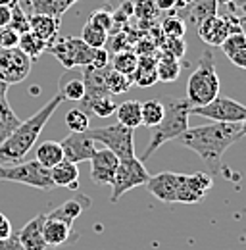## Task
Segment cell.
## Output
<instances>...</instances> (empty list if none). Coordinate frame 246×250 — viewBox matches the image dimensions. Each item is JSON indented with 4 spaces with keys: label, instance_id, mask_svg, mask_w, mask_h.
Masks as SVG:
<instances>
[{
    "label": "cell",
    "instance_id": "cell-1",
    "mask_svg": "<svg viewBox=\"0 0 246 250\" xmlns=\"http://www.w3.org/2000/svg\"><path fill=\"white\" fill-rule=\"evenodd\" d=\"M239 139H243L241 124H217L188 127L179 139H175L184 148L200 156L212 171L221 169V156L231 148Z\"/></svg>",
    "mask_w": 246,
    "mask_h": 250
},
{
    "label": "cell",
    "instance_id": "cell-2",
    "mask_svg": "<svg viewBox=\"0 0 246 250\" xmlns=\"http://www.w3.org/2000/svg\"><path fill=\"white\" fill-rule=\"evenodd\" d=\"M62 102H63V98L60 94H56L37 114H33L29 120L20 122V125L12 131V135L0 145V166L18 164L29 154V150L35 146L41 131L48 124V120L54 116V112L58 110Z\"/></svg>",
    "mask_w": 246,
    "mask_h": 250
},
{
    "label": "cell",
    "instance_id": "cell-3",
    "mask_svg": "<svg viewBox=\"0 0 246 250\" xmlns=\"http://www.w3.org/2000/svg\"><path fill=\"white\" fill-rule=\"evenodd\" d=\"M164 118L158 125L150 127V143L144 148L141 160L146 162L148 158L165 143L175 141L188 129V116H190V104L186 98H175V96H164Z\"/></svg>",
    "mask_w": 246,
    "mask_h": 250
},
{
    "label": "cell",
    "instance_id": "cell-4",
    "mask_svg": "<svg viewBox=\"0 0 246 250\" xmlns=\"http://www.w3.org/2000/svg\"><path fill=\"white\" fill-rule=\"evenodd\" d=\"M219 89H221V83H219V77L215 73L214 54L210 50H204L202 56H200L198 67L188 77L186 100H188L190 108L204 106L219 94Z\"/></svg>",
    "mask_w": 246,
    "mask_h": 250
},
{
    "label": "cell",
    "instance_id": "cell-5",
    "mask_svg": "<svg viewBox=\"0 0 246 250\" xmlns=\"http://www.w3.org/2000/svg\"><path fill=\"white\" fill-rule=\"evenodd\" d=\"M87 133L94 143H102L104 148L112 150L120 160L137 156L135 154V129L125 127L120 122L114 125L94 127V129L89 127Z\"/></svg>",
    "mask_w": 246,
    "mask_h": 250
},
{
    "label": "cell",
    "instance_id": "cell-6",
    "mask_svg": "<svg viewBox=\"0 0 246 250\" xmlns=\"http://www.w3.org/2000/svg\"><path fill=\"white\" fill-rule=\"evenodd\" d=\"M0 181L21 183L41 190H52L54 183L50 177V169L41 166L37 160L31 162H18L10 166H0Z\"/></svg>",
    "mask_w": 246,
    "mask_h": 250
},
{
    "label": "cell",
    "instance_id": "cell-7",
    "mask_svg": "<svg viewBox=\"0 0 246 250\" xmlns=\"http://www.w3.org/2000/svg\"><path fill=\"white\" fill-rule=\"evenodd\" d=\"M46 52L56 56V60L65 69H71V67L91 65L92 60H94L96 48L89 46L83 39H77V37H56L46 46Z\"/></svg>",
    "mask_w": 246,
    "mask_h": 250
},
{
    "label": "cell",
    "instance_id": "cell-8",
    "mask_svg": "<svg viewBox=\"0 0 246 250\" xmlns=\"http://www.w3.org/2000/svg\"><path fill=\"white\" fill-rule=\"evenodd\" d=\"M150 179V173L146 171V166L141 158H125L120 160L114 181H112V196L110 200L116 204L125 192H129L131 188L146 185Z\"/></svg>",
    "mask_w": 246,
    "mask_h": 250
},
{
    "label": "cell",
    "instance_id": "cell-9",
    "mask_svg": "<svg viewBox=\"0 0 246 250\" xmlns=\"http://www.w3.org/2000/svg\"><path fill=\"white\" fill-rule=\"evenodd\" d=\"M190 116L208 118L217 124H241L246 118V106L229 98V96H215L204 106L190 108Z\"/></svg>",
    "mask_w": 246,
    "mask_h": 250
},
{
    "label": "cell",
    "instance_id": "cell-10",
    "mask_svg": "<svg viewBox=\"0 0 246 250\" xmlns=\"http://www.w3.org/2000/svg\"><path fill=\"white\" fill-rule=\"evenodd\" d=\"M31 60L18 46L16 48H0V81L10 85H18L25 81L31 73Z\"/></svg>",
    "mask_w": 246,
    "mask_h": 250
},
{
    "label": "cell",
    "instance_id": "cell-11",
    "mask_svg": "<svg viewBox=\"0 0 246 250\" xmlns=\"http://www.w3.org/2000/svg\"><path fill=\"white\" fill-rule=\"evenodd\" d=\"M214 187V179L208 173H192L184 175L179 173V185H177V196L175 202L181 204H198L204 200L208 190Z\"/></svg>",
    "mask_w": 246,
    "mask_h": 250
},
{
    "label": "cell",
    "instance_id": "cell-12",
    "mask_svg": "<svg viewBox=\"0 0 246 250\" xmlns=\"http://www.w3.org/2000/svg\"><path fill=\"white\" fill-rule=\"evenodd\" d=\"M89 162H91L92 183L98 185V187L112 185L116 169H118V164H120V158L116 156L112 150H108V148H100V150H94V154H92Z\"/></svg>",
    "mask_w": 246,
    "mask_h": 250
},
{
    "label": "cell",
    "instance_id": "cell-13",
    "mask_svg": "<svg viewBox=\"0 0 246 250\" xmlns=\"http://www.w3.org/2000/svg\"><path fill=\"white\" fill-rule=\"evenodd\" d=\"M60 145H62V150H63V160H69L73 164H81V162L91 160L94 150H96L94 141L89 137L87 131L67 135Z\"/></svg>",
    "mask_w": 246,
    "mask_h": 250
},
{
    "label": "cell",
    "instance_id": "cell-14",
    "mask_svg": "<svg viewBox=\"0 0 246 250\" xmlns=\"http://www.w3.org/2000/svg\"><path fill=\"white\" fill-rule=\"evenodd\" d=\"M42 237H44V243L52 249V247H63V245H69L73 241L79 239V235L73 231V225L71 223H65L62 219L50 218L46 216L44 223H42Z\"/></svg>",
    "mask_w": 246,
    "mask_h": 250
},
{
    "label": "cell",
    "instance_id": "cell-15",
    "mask_svg": "<svg viewBox=\"0 0 246 250\" xmlns=\"http://www.w3.org/2000/svg\"><path fill=\"white\" fill-rule=\"evenodd\" d=\"M177 185H179V173L173 171H162L158 175H150L146 187L158 200L165 202V204H173L175 196H177Z\"/></svg>",
    "mask_w": 246,
    "mask_h": 250
},
{
    "label": "cell",
    "instance_id": "cell-16",
    "mask_svg": "<svg viewBox=\"0 0 246 250\" xmlns=\"http://www.w3.org/2000/svg\"><path fill=\"white\" fill-rule=\"evenodd\" d=\"M108 69V67H106ZM106 69H96L92 65H85L83 67V81H85V96L81 100V110L87 112L89 104H91L94 98L98 96H106L108 89H106V83H104V75H106Z\"/></svg>",
    "mask_w": 246,
    "mask_h": 250
},
{
    "label": "cell",
    "instance_id": "cell-17",
    "mask_svg": "<svg viewBox=\"0 0 246 250\" xmlns=\"http://www.w3.org/2000/svg\"><path fill=\"white\" fill-rule=\"evenodd\" d=\"M46 214H39L35 218L27 221L21 231L18 233V241L23 247V250H48L50 247L44 243L42 237V223H44Z\"/></svg>",
    "mask_w": 246,
    "mask_h": 250
},
{
    "label": "cell",
    "instance_id": "cell-18",
    "mask_svg": "<svg viewBox=\"0 0 246 250\" xmlns=\"http://www.w3.org/2000/svg\"><path fill=\"white\" fill-rule=\"evenodd\" d=\"M58 94L63 100L69 102H81L85 96V81H83V71H75V67L65 69L58 81Z\"/></svg>",
    "mask_w": 246,
    "mask_h": 250
},
{
    "label": "cell",
    "instance_id": "cell-19",
    "mask_svg": "<svg viewBox=\"0 0 246 250\" xmlns=\"http://www.w3.org/2000/svg\"><path fill=\"white\" fill-rule=\"evenodd\" d=\"M198 37L206 42V44H212V46H221V42L229 37V29L223 21V18H219L217 14L202 20L198 23Z\"/></svg>",
    "mask_w": 246,
    "mask_h": 250
},
{
    "label": "cell",
    "instance_id": "cell-20",
    "mask_svg": "<svg viewBox=\"0 0 246 250\" xmlns=\"http://www.w3.org/2000/svg\"><path fill=\"white\" fill-rule=\"evenodd\" d=\"M87 208H91V198H89V196H85V194H79V196H75V198L65 200L62 206H58V208H56V210H52V212H48L46 216L62 219V221H65V223H71V225H73V221L79 218Z\"/></svg>",
    "mask_w": 246,
    "mask_h": 250
},
{
    "label": "cell",
    "instance_id": "cell-21",
    "mask_svg": "<svg viewBox=\"0 0 246 250\" xmlns=\"http://www.w3.org/2000/svg\"><path fill=\"white\" fill-rule=\"evenodd\" d=\"M60 21L62 20L46 16V14H29V31H33L37 37H41L46 44H50L58 37Z\"/></svg>",
    "mask_w": 246,
    "mask_h": 250
},
{
    "label": "cell",
    "instance_id": "cell-22",
    "mask_svg": "<svg viewBox=\"0 0 246 250\" xmlns=\"http://www.w3.org/2000/svg\"><path fill=\"white\" fill-rule=\"evenodd\" d=\"M50 177L54 187L77 188L79 187V167L69 160H62L54 167H50Z\"/></svg>",
    "mask_w": 246,
    "mask_h": 250
},
{
    "label": "cell",
    "instance_id": "cell-23",
    "mask_svg": "<svg viewBox=\"0 0 246 250\" xmlns=\"http://www.w3.org/2000/svg\"><path fill=\"white\" fill-rule=\"evenodd\" d=\"M29 6V14H46L62 20V16L77 2V0H25Z\"/></svg>",
    "mask_w": 246,
    "mask_h": 250
},
{
    "label": "cell",
    "instance_id": "cell-24",
    "mask_svg": "<svg viewBox=\"0 0 246 250\" xmlns=\"http://www.w3.org/2000/svg\"><path fill=\"white\" fill-rule=\"evenodd\" d=\"M156 73H158V81L162 83H171L179 77L181 73V62L179 58L167 54V52H158V60H156Z\"/></svg>",
    "mask_w": 246,
    "mask_h": 250
},
{
    "label": "cell",
    "instance_id": "cell-25",
    "mask_svg": "<svg viewBox=\"0 0 246 250\" xmlns=\"http://www.w3.org/2000/svg\"><path fill=\"white\" fill-rule=\"evenodd\" d=\"M156 60L154 56H139L137 69L133 71V83L141 85V87H150L158 81V73H156Z\"/></svg>",
    "mask_w": 246,
    "mask_h": 250
},
{
    "label": "cell",
    "instance_id": "cell-26",
    "mask_svg": "<svg viewBox=\"0 0 246 250\" xmlns=\"http://www.w3.org/2000/svg\"><path fill=\"white\" fill-rule=\"evenodd\" d=\"M116 116H118V122L125 127H131V129H137L143 125V118H141V102L139 100H125L122 104H118V110H116Z\"/></svg>",
    "mask_w": 246,
    "mask_h": 250
},
{
    "label": "cell",
    "instance_id": "cell-27",
    "mask_svg": "<svg viewBox=\"0 0 246 250\" xmlns=\"http://www.w3.org/2000/svg\"><path fill=\"white\" fill-rule=\"evenodd\" d=\"M63 160V150L62 145L56 141H44L37 146V162L44 167H54L56 164H60Z\"/></svg>",
    "mask_w": 246,
    "mask_h": 250
},
{
    "label": "cell",
    "instance_id": "cell-28",
    "mask_svg": "<svg viewBox=\"0 0 246 250\" xmlns=\"http://www.w3.org/2000/svg\"><path fill=\"white\" fill-rule=\"evenodd\" d=\"M104 83H106V89L110 94H123L133 87V75L122 73L112 67V69H106Z\"/></svg>",
    "mask_w": 246,
    "mask_h": 250
},
{
    "label": "cell",
    "instance_id": "cell-29",
    "mask_svg": "<svg viewBox=\"0 0 246 250\" xmlns=\"http://www.w3.org/2000/svg\"><path fill=\"white\" fill-rule=\"evenodd\" d=\"M46 42L41 39V37H37L33 31H25L20 35V42H18V48L23 52V54H27L31 60H37L42 52H46Z\"/></svg>",
    "mask_w": 246,
    "mask_h": 250
},
{
    "label": "cell",
    "instance_id": "cell-30",
    "mask_svg": "<svg viewBox=\"0 0 246 250\" xmlns=\"http://www.w3.org/2000/svg\"><path fill=\"white\" fill-rule=\"evenodd\" d=\"M164 102L162 98H152L146 102H141V118H143V125L144 127H154L162 122L164 118Z\"/></svg>",
    "mask_w": 246,
    "mask_h": 250
},
{
    "label": "cell",
    "instance_id": "cell-31",
    "mask_svg": "<svg viewBox=\"0 0 246 250\" xmlns=\"http://www.w3.org/2000/svg\"><path fill=\"white\" fill-rule=\"evenodd\" d=\"M20 118L16 116V112L10 108L8 100H0V145L12 135V131L20 125Z\"/></svg>",
    "mask_w": 246,
    "mask_h": 250
},
{
    "label": "cell",
    "instance_id": "cell-32",
    "mask_svg": "<svg viewBox=\"0 0 246 250\" xmlns=\"http://www.w3.org/2000/svg\"><path fill=\"white\" fill-rule=\"evenodd\" d=\"M186 10H188L186 12L188 18L198 25L202 20L217 14V2L215 0H190L186 4Z\"/></svg>",
    "mask_w": 246,
    "mask_h": 250
},
{
    "label": "cell",
    "instance_id": "cell-33",
    "mask_svg": "<svg viewBox=\"0 0 246 250\" xmlns=\"http://www.w3.org/2000/svg\"><path fill=\"white\" fill-rule=\"evenodd\" d=\"M112 62V67L122 71V73H127V75H133V71L137 69V63H139V54L131 48L127 50H122V52H116L114 58H110Z\"/></svg>",
    "mask_w": 246,
    "mask_h": 250
},
{
    "label": "cell",
    "instance_id": "cell-34",
    "mask_svg": "<svg viewBox=\"0 0 246 250\" xmlns=\"http://www.w3.org/2000/svg\"><path fill=\"white\" fill-rule=\"evenodd\" d=\"M116 110H118V102H114L112 96L106 94V96H98L92 100L87 108V114H94L98 118H110L112 114H116Z\"/></svg>",
    "mask_w": 246,
    "mask_h": 250
},
{
    "label": "cell",
    "instance_id": "cell-35",
    "mask_svg": "<svg viewBox=\"0 0 246 250\" xmlns=\"http://www.w3.org/2000/svg\"><path fill=\"white\" fill-rule=\"evenodd\" d=\"M81 39H83L89 46H92V48H104V46H106V42H108V33L87 21V23L83 25Z\"/></svg>",
    "mask_w": 246,
    "mask_h": 250
},
{
    "label": "cell",
    "instance_id": "cell-36",
    "mask_svg": "<svg viewBox=\"0 0 246 250\" xmlns=\"http://www.w3.org/2000/svg\"><path fill=\"white\" fill-rule=\"evenodd\" d=\"M65 125L71 133H83L89 129V114L81 108H71L65 114Z\"/></svg>",
    "mask_w": 246,
    "mask_h": 250
},
{
    "label": "cell",
    "instance_id": "cell-37",
    "mask_svg": "<svg viewBox=\"0 0 246 250\" xmlns=\"http://www.w3.org/2000/svg\"><path fill=\"white\" fill-rule=\"evenodd\" d=\"M8 27H12L16 33H25L29 31V14L21 8V2H16L12 6V20L8 23Z\"/></svg>",
    "mask_w": 246,
    "mask_h": 250
},
{
    "label": "cell",
    "instance_id": "cell-38",
    "mask_svg": "<svg viewBox=\"0 0 246 250\" xmlns=\"http://www.w3.org/2000/svg\"><path fill=\"white\" fill-rule=\"evenodd\" d=\"M160 31L164 33V37H167V39H181V37H184L186 27H184L183 20H179V18H167V20L162 21Z\"/></svg>",
    "mask_w": 246,
    "mask_h": 250
},
{
    "label": "cell",
    "instance_id": "cell-39",
    "mask_svg": "<svg viewBox=\"0 0 246 250\" xmlns=\"http://www.w3.org/2000/svg\"><path fill=\"white\" fill-rule=\"evenodd\" d=\"M89 23L96 25V27H100V29H104V31L110 35L112 27H114V18H112V12H108V10H104V8H100V10L92 12L91 18H89Z\"/></svg>",
    "mask_w": 246,
    "mask_h": 250
},
{
    "label": "cell",
    "instance_id": "cell-40",
    "mask_svg": "<svg viewBox=\"0 0 246 250\" xmlns=\"http://www.w3.org/2000/svg\"><path fill=\"white\" fill-rule=\"evenodd\" d=\"M162 48V52H167V54H171V56H175V58H181L184 54V50H186V44H184L183 37L181 39H167L165 37V44H160Z\"/></svg>",
    "mask_w": 246,
    "mask_h": 250
},
{
    "label": "cell",
    "instance_id": "cell-41",
    "mask_svg": "<svg viewBox=\"0 0 246 250\" xmlns=\"http://www.w3.org/2000/svg\"><path fill=\"white\" fill-rule=\"evenodd\" d=\"M20 42V33H16L12 27L0 29V48H16Z\"/></svg>",
    "mask_w": 246,
    "mask_h": 250
},
{
    "label": "cell",
    "instance_id": "cell-42",
    "mask_svg": "<svg viewBox=\"0 0 246 250\" xmlns=\"http://www.w3.org/2000/svg\"><path fill=\"white\" fill-rule=\"evenodd\" d=\"M108 63H110V52H108L106 48H96L94 60H92V63H91L92 67H96V69H106Z\"/></svg>",
    "mask_w": 246,
    "mask_h": 250
},
{
    "label": "cell",
    "instance_id": "cell-43",
    "mask_svg": "<svg viewBox=\"0 0 246 250\" xmlns=\"http://www.w3.org/2000/svg\"><path fill=\"white\" fill-rule=\"evenodd\" d=\"M129 48V39L125 33H118L112 37V52H122V50H127Z\"/></svg>",
    "mask_w": 246,
    "mask_h": 250
},
{
    "label": "cell",
    "instance_id": "cell-44",
    "mask_svg": "<svg viewBox=\"0 0 246 250\" xmlns=\"http://www.w3.org/2000/svg\"><path fill=\"white\" fill-rule=\"evenodd\" d=\"M231 62L235 63L237 67H241V69H246V44L245 46H241L239 50H235L233 54H229L227 56Z\"/></svg>",
    "mask_w": 246,
    "mask_h": 250
},
{
    "label": "cell",
    "instance_id": "cell-45",
    "mask_svg": "<svg viewBox=\"0 0 246 250\" xmlns=\"http://www.w3.org/2000/svg\"><path fill=\"white\" fill-rule=\"evenodd\" d=\"M0 250H23V247L18 241V235H10L8 239H0Z\"/></svg>",
    "mask_w": 246,
    "mask_h": 250
},
{
    "label": "cell",
    "instance_id": "cell-46",
    "mask_svg": "<svg viewBox=\"0 0 246 250\" xmlns=\"http://www.w3.org/2000/svg\"><path fill=\"white\" fill-rule=\"evenodd\" d=\"M12 233H14V231H12V223H10V219L0 212V239H8Z\"/></svg>",
    "mask_w": 246,
    "mask_h": 250
},
{
    "label": "cell",
    "instance_id": "cell-47",
    "mask_svg": "<svg viewBox=\"0 0 246 250\" xmlns=\"http://www.w3.org/2000/svg\"><path fill=\"white\" fill-rule=\"evenodd\" d=\"M12 20V6H0V29L8 27Z\"/></svg>",
    "mask_w": 246,
    "mask_h": 250
},
{
    "label": "cell",
    "instance_id": "cell-48",
    "mask_svg": "<svg viewBox=\"0 0 246 250\" xmlns=\"http://www.w3.org/2000/svg\"><path fill=\"white\" fill-rule=\"evenodd\" d=\"M156 10H171L177 6V0H154Z\"/></svg>",
    "mask_w": 246,
    "mask_h": 250
},
{
    "label": "cell",
    "instance_id": "cell-49",
    "mask_svg": "<svg viewBox=\"0 0 246 250\" xmlns=\"http://www.w3.org/2000/svg\"><path fill=\"white\" fill-rule=\"evenodd\" d=\"M6 91H8V85L0 81V100H4V98H6Z\"/></svg>",
    "mask_w": 246,
    "mask_h": 250
},
{
    "label": "cell",
    "instance_id": "cell-50",
    "mask_svg": "<svg viewBox=\"0 0 246 250\" xmlns=\"http://www.w3.org/2000/svg\"><path fill=\"white\" fill-rule=\"evenodd\" d=\"M239 16H241V29L246 35V14H239Z\"/></svg>",
    "mask_w": 246,
    "mask_h": 250
},
{
    "label": "cell",
    "instance_id": "cell-51",
    "mask_svg": "<svg viewBox=\"0 0 246 250\" xmlns=\"http://www.w3.org/2000/svg\"><path fill=\"white\" fill-rule=\"evenodd\" d=\"M16 2H20V0H0V6H14Z\"/></svg>",
    "mask_w": 246,
    "mask_h": 250
},
{
    "label": "cell",
    "instance_id": "cell-52",
    "mask_svg": "<svg viewBox=\"0 0 246 250\" xmlns=\"http://www.w3.org/2000/svg\"><path fill=\"white\" fill-rule=\"evenodd\" d=\"M217 4H221V6H231L233 4V0H215Z\"/></svg>",
    "mask_w": 246,
    "mask_h": 250
},
{
    "label": "cell",
    "instance_id": "cell-53",
    "mask_svg": "<svg viewBox=\"0 0 246 250\" xmlns=\"http://www.w3.org/2000/svg\"><path fill=\"white\" fill-rule=\"evenodd\" d=\"M241 129H243V137H246V118L241 122Z\"/></svg>",
    "mask_w": 246,
    "mask_h": 250
},
{
    "label": "cell",
    "instance_id": "cell-54",
    "mask_svg": "<svg viewBox=\"0 0 246 250\" xmlns=\"http://www.w3.org/2000/svg\"><path fill=\"white\" fill-rule=\"evenodd\" d=\"M245 14H246V12H245Z\"/></svg>",
    "mask_w": 246,
    "mask_h": 250
},
{
    "label": "cell",
    "instance_id": "cell-55",
    "mask_svg": "<svg viewBox=\"0 0 246 250\" xmlns=\"http://www.w3.org/2000/svg\"><path fill=\"white\" fill-rule=\"evenodd\" d=\"M48 250H50V249H48Z\"/></svg>",
    "mask_w": 246,
    "mask_h": 250
}]
</instances>
